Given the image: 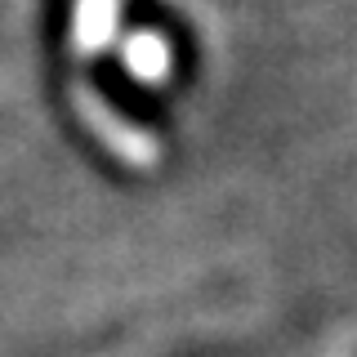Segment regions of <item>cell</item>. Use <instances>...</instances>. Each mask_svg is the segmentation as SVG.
Returning a JSON list of instances; mask_svg holds the SVG:
<instances>
[{
    "label": "cell",
    "instance_id": "6da1fadb",
    "mask_svg": "<svg viewBox=\"0 0 357 357\" xmlns=\"http://www.w3.org/2000/svg\"><path fill=\"white\" fill-rule=\"evenodd\" d=\"M116 9H121V0H81V9H76V40H81V50L107 45L112 27H116Z\"/></svg>",
    "mask_w": 357,
    "mask_h": 357
},
{
    "label": "cell",
    "instance_id": "7a4b0ae2",
    "mask_svg": "<svg viewBox=\"0 0 357 357\" xmlns=\"http://www.w3.org/2000/svg\"><path fill=\"white\" fill-rule=\"evenodd\" d=\"M126 63H130L139 76L156 81V76L165 72V40L152 36V31H139V36H130V45H126Z\"/></svg>",
    "mask_w": 357,
    "mask_h": 357
}]
</instances>
